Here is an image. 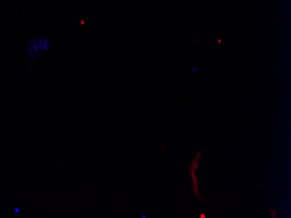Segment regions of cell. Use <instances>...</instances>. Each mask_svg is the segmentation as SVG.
I'll return each mask as SVG.
<instances>
[{
  "instance_id": "obj_2",
  "label": "cell",
  "mask_w": 291,
  "mask_h": 218,
  "mask_svg": "<svg viewBox=\"0 0 291 218\" xmlns=\"http://www.w3.org/2000/svg\"><path fill=\"white\" fill-rule=\"evenodd\" d=\"M200 153H201L200 151H199V152L197 153V156L194 159L192 164L189 165V166L187 167V169H188L189 172L191 173V176H192V178H193V181H194V182H193V189H194V192L196 197L199 199L200 202L205 203V200H204V199L200 196L199 187H198V183H197V177H196V176H195V171H196V170H197V168H198V166H199L198 160H199L200 156Z\"/></svg>"
},
{
  "instance_id": "obj_5",
  "label": "cell",
  "mask_w": 291,
  "mask_h": 218,
  "mask_svg": "<svg viewBox=\"0 0 291 218\" xmlns=\"http://www.w3.org/2000/svg\"><path fill=\"white\" fill-rule=\"evenodd\" d=\"M142 217H143V218H146V217H147V216H146V215H141Z\"/></svg>"
},
{
  "instance_id": "obj_1",
  "label": "cell",
  "mask_w": 291,
  "mask_h": 218,
  "mask_svg": "<svg viewBox=\"0 0 291 218\" xmlns=\"http://www.w3.org/2000/svg\"><path fill=\"white\" fill-rule=\"evenodd\" d=\"M29 54L32 58L39 57L50 50L52 48V42L46 37H39L28 43Z\"/></svg>"
},
{
  "instance_id": "obj_3",
  "label": "cell",
  "mask_w": 291,
  "mask_h": 218,
  "mask_svg": "<svg viewBox=\"0 0 291 218\" xmlns=\"http://www.w3.org/2000/svg\"><path fill=\"white\" fill-rule=\"evenodd\" d=\"M270 211H272V210L270 209ZM273 217H276V210H274V213H273Z\"/></svg>"
},
{
  "instance_id": "obj_4",
  "label": "cell",
  "mask_w": 291,
  "mask_h": 218,
  "mask_svg": "<svg viewBox=\"0 0 291 218\" xmlns=\"http://www.w3.org/2000/svg\"><path fill=\"white\" fill-rule=\"evenodd\" d=\"M200 217H201V218H205V217H205V215H204V214H201V215H200Z\"/></svg>"
}]
</instances>
